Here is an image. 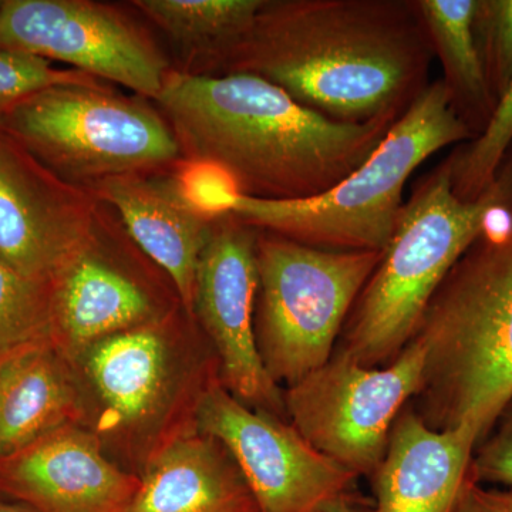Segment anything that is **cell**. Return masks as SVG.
<instances>
[{
	"label": "cell",
	"mask_w": 512,
	"mask_h": 512,
	"mask_svg": "<svg viewBox=\"0 0 512 512\" xmlns=\"http://www.w3.org/2000/svg\"><path fill=\"white\" fill-rule=\"evenodd\" d=\"M49 338L50 285L30 281L0 262V360L13 350Z\"/></svg>",
	"instance_id": "23"
},
{
	"label": "cell",
	"mask_w": 512,
	"mask_h": 512,
	"mask_svg": "<svg viewBox=\"0 0 512 512\" xmlns=\"http://www.w3.org/2000/svg\"><path fill=\"white\" fill-rule=\"evenodd\" d=\"M76 414V390L52 338L0 360V458L73 423Z\"/></svg>",
	"instance_id": "18"
},
{
	"label": "cell",
	"mask_w": 512,
	"mask_h": 512,
	"mask_svg": "<svg viewBox=\"0 0 512 512\" xmlns=\"http://www.w3.org/2000/svg\"><path fill=\"white\" fill-rule=\"evenodd\" d=\"M412 340L426 352L413 409L433 429L466 427L480 444L512 402V210L448 272Z\"/></svg>",
	"instance_id": "3"
},
{
	"label": "cell",
	"mask_w": 512,
	"mask_h": 512,
	"mask_svg": "<svg viewBox=\"0 0 512 512\" xmlns=\"http://www.w3.org/2000/svg\"><path fill=\"white\" fill-rule=\"evenodd\" d=\"M426 352L410 340L393 362L365 367L336 350L284 394L292 426L323 456L356 477L382 463L397 417L423 383Z\"/></svg>",
	"instance_id": "8"
},
{
	"label": "cell",
	"mask_w": 512,
	"mask_h": 512,
	"mask_svg": "<svg viewBox=\"0 0 512 512\" xmlns=\"http://www.w3.org/2000/svg\"><path fill=\"white\" fill-rule=\"evenodd\" d=\"M264 0H134L133 8L173 43L174 69L207 74L251 28Z\"/></svg>",
	"instance_id": "20"
},
{
	"label": "cell",
	"mask_w": 512,
	"mask_h": 512,
	"mask_svg": "<svg viewBox=\"0 0 512 512\" xmlns=\"http://www.w3.org/2000/svg\"><path fill=\"white\" fill-rule=\"evenodd\" d=\"M174 170L120 175L90 192L114 211L136 247L170 278L191 313L198 264L217 218L205 217L184 200Z\"/></svg>",
	"instance_id": "14"
},
{
	"label": "cell",
	"mask_w": 512,
	"mask_h": 512,
	"mask_svg": "<svg viewBox=\"0 0 512 512\" xmlns=\"http://www.w3.org/2000/svg\"><path fill=\"white\" fill-rule=\"evenodd\" d=\"M383 252L329 251L258 231L255 336L276 384L292 386L328 362Z\"/></svg>",
	"instance_id": "7"
},
{
	"label": "cell",
	"mask_w": 512,
	"mask_h": 512,
	"mask_svg": "<svg viewBox=\"0 0 512 512\" xmlns=\"http://www.w3.org/2000/svg\"><path fill=\"white\" fill-rule=\"evenodd\" d=\"M96 77L74 69H59L52 62L25 53L0 52V110L57 84L97 82Z\"/></svg>",
	"instance_id": "25"
},
{
	"label": "cell",
	"mask_w": 512,
	"mask_h": 512,
	"mask_svg": "<svg viewBox=\"0 0 512 512\" xmlns=\"http://www.w3.org/2000/svg\"><path fill=\"white\" fill-rule=\"evenodd\" d=\"M197 421L237 464L258 512H325L353 493L355 474L319 453L292 424L239 402L222 384L202 394Z\"/></svg>",
	"instance_id": "10"
},
{
	"label": "cell",
	"mask_w": 512,
	"mask_h": 512,
	"mask_svg": "<svg viewBox=\"0 0 512 512\" xmlns=\"http://www.w3.org/2000/svg\"><path fill=\"white\" fill-rule=\"evenodd\" d=\"M103 202L50 173L0 128V262L52 284L92 238Z\"/></svg>",
	"instance_id": "11"
},
{
	"label": "cell",
	"mask_w": 512,
	"mask_h": 512,
	"mask_svg": "<svg viewBox=\"0 0 512 512\" xmlns=\"http://www.w3.org/2000/svg\"><path fill=\"white\" fill-rule=\"evenodd\" d=\"M512 210V147L477 200L458 198L448 157L417 183L382 261L343 326L340 352L365 367L393 362L409 345L441 282L488 229Z\"/></svg>",
	"instance_id": "4"
},
{
	"label": "cell",
	"mask_w": 512,
	"mask_h": 512,
	"mask_svg": "<svg viewBox=\"0 0 512 512\" xmlns=\"http://www.w3.org/2000/svg\"><path fill=\"white\" fill-rule=\"evenodd\" d=\"M434 53L416 0H264L207 74L261 77L342 123L397 121L429 86Z\"/></svg>",
	"instance_id": "1"
},
{
	"label": "cell",
	"mask_w": 512,
	"mask_h": 512,
	"mask_svg": "<svg viewBox=\"0 0 512 512\" xmlns=\"http://www.w3.org/2000/svg\"><path fill=\"white\" fill-rule=\"evenodd\" d=\"M453 512H512V491L488 490L468 476Z\"/></svg>",
	"instance_id": "28"
},
{
	"label": "cell",
	"mask_w": 512,
	"mask_h": 512,
	"mask_svg": "<svg viewBox=\"0 0 512 512\" xmlns=\"http://www.w3.org/2000/svg\"><path fill=\"white\" fill-rule=\"evenodd\" d=\"M325 512H373V504L360 500L352 493L339 498Z\"/></svg>",
	"instance_id": "29"
},
{
	"label": "cell",
	"mask_w": 512,
	"mask_h": 512,
	"mask_svg": "<svg viewBox=\"0 0 512 512\" xmlns=\"http://www.w3.org/2000/svg\"><path fill=\"white\" fill-rule=\"evenodd\" d=\"M0 52L69 64L151 101L173 69L136 18L94 0H0Z\"/></svg>",
	"instance_id": "9"
},
{
	"label": "cell",
	"mask_w": 512,
	"mask_h": 512,
	"mask_svg": "<svg viewBox=\"0 0 512 512\" xmlns=\"http://www.w3.org/2000/svg\"><path fill=\"white\" fill-rule=\"evenodd\" d=\"M473 33L488 89L498 103L512 80V0H476Z\"/></svg>",
	"instance_id": "24"
},
{
	"label": "cell",
	"mask_w": 512,
	"mask_h": 512,
	"mask_svg": "<svg viewBox=\"0 0 512 512\" xmlns=\"http://www.w3.org/2000/svg\"><path fill=\"white\" fill-rule=\"evenodd\" d=\"M470 476L480 484L512 485V402L474 450Z\"/></svg>",
	"instance_id": "27"
},
{
	"label": "cell",
	"mask_w": 512,
	"mask_h": 512,
	"mask_svg": "<svg viewBox=\"0 0 512 512\" xmlns=\"http://www.w3.org/2000/svg\"><path fill=\"white\" fill-rule=\"evenodd\" d=\"M183 160L227 171L239 194L259 200L318 197L360 167L396 121L342 123L261 77L171 69L153 100Z\"/></svg>",
	"instance_id": "2"
},
{
	"label": "cell",
	"mask_w": 512,
	"mask_h": 512,
	"mask_svg": "<svg viewBox=\"0 0 512 512\" xmlns=\"http://www.w3.org/2000/svg\"><path fill=\"white\" fill-rule=\"evenodd\" d=\"M256 235L231 212L217 217L198 264L194 311L220 356L222 386L252 409L278 416L284 396L266 372L255 336Z\"/></svg>",
	"instance_id": "12"
},
{
	"label": "cell",
	"mask_w": 512,
	"mask_h": 512,
	"mask_svg": "<svg viewBox=\"0 0 512 512\" xmlns=\"http://www.w3.org/2000/svg\"><path fill=\"white\" fill-rule=\"evenodd\" d=\"M0 512H39L35 508L29 507L26 504L9 503V501L0 498Z\"/></svg>",
	"instance_id": "30"
},
{
	"label": "cell",
	"mask_w": 512,
	"mask_h": 512,
	"mask_svg": "<svg viewBox=\"0 0 512 512\" xmlns=\"http://www.w3.org/2000/svg\"><path fill=\"white\" fill-rule=\"evenodd\" d=\"M86 370L120 423H140L156 412L167 387L163 335L150 323L100 340L87 349Z\"/></svg>",
	"instance_id": "19"
},
{
	"label": "cell",
	"mask_w": 512,
	"mask_h": 512,
	"mask_svg": "<svg viewBox=\"0 0 512 512\" xmlns=\"http://www.w3.org/2000/svg\"><path fill=\"white\" fill-rule=\"evenodd\" d=\"M103 208L86 247L50 284L52 339L63 355H76L116 333L150 325L157 316L147 289L104 255Z\"/></svg>",
	"instance_id": "16"
},
{
	"label": "cell",
	"mask_w": 512,
	"mask_h": 512,
	"mask_svg": "<svg viewBox=\"0 0 512 512\" xmlns=\"http://www.w3.org/2000/svg\"><path fill=\"white\" fill-rule=\"evenodd\" d=\"M477 444L473 431L433 429L407 404L370 476L373 512H453Z\"/></svg>",
	"instance_id": "15"
},
{
	"label": "cell",
	"mask_w": 512,
	"mask_h": 512,
	"mask_svg": "<svg viewBox=\"0 0 512 512\" xmlns=\"http://www.w3.org/2000/svg\"><path fill=\"white\" fill-rule=\"evenodd\" d=\"M174 177L184 200L205 217L227 214L229 201L239 194L227 171L210 161L183 160Z\"/></svg>",
	"instance_id": "26"
},
{
	"label": "cell",
	"mask_w": 512,
	"mask_h": 512,
	"mask_svg": "<svg viewBox=\"0 0 512 512\" xmlns=\"http://www.w3.org/2000/svg\"><path fill=\"white\" fill-rule=\"evenodd\" d=\"M512 147V80L487 127L470 143L458 147L448 160L454 192L464 201L477 200L497 178Z\"/></svg>",
	"instance_id": "22"
},
{
	"label": "cell",
	"mask_w": 512,
	"mask_h": 512,
	"mask_svg": "<svg viewBox=\"0 0 512 512\" xmlns=\"http://www.w3.org/2000/svg\"><path fill=\"white\" fill-rule=\"evenodd\" d=\"M124 512H258L241 471L205 434H181L150 458Z\"/></svg>",
	"instance_id": "17"
},
{
	"label": "cell",
	"mask_w": 512,
	"mask_h": 512,
	"mask_svg": "<svg viewBox=\"0 0 512 512\" xmlns=\"http://www.w3.org/2000/svg\"><path fill=\"white\" fill-rule=\"evenodd\" d=\"M474 140L457 116L443 80L424 89L372 156L335 187L296 201L237 194L228 212L258 231L329 251H384L403 210V192L427 158Z\"/></svg>",
	"instance_id": "5"
},
{
	"label": "cell",
	"mask_w": 512,
	"mask_h": 512,
	"mask_svg": "<svg viewBox=\"0 0 512 512\" xmlns=\"http://www.w3.org/2000/svg\"><path fill=\"white\" fill-rule=\"evenodd\" d=\"M434 56L443 67V83L457 116L474 138L483 133L497 101L488 89L474 39L476 0H416Z\"/></svg>",
	"instance_id": "21"
},
{
	"label": "cell",
	"mask_w": 512,
	"mask_h": 512,
	"mask_svg": "<svg viewBox=\"0 0 512 512\" xmlns=\"http://www.w3.org/2000/svg\"><path fill=\"white\" fill-rule=\"evenodd\" d=\"M138 483L73 423L0 458V491L39 512H124Z\"/></svg>",
	"instance_id": "13"
},
{
	"label": "cell",
	"mask_w": 512,
	"mask_h": 512,
	"mask_svg": "<svg viewBox=\"0 0 512 512\" xmlns=\"http://www.w3.org/2000/svg\"><path fill=\"white\" fill-rule=\"evenodd\" d=\"M0 128L63 183L92 191L128 174L174 170L183 161L154 101L103 80L57 84L0 110Z\"/></svg>",
	"instance_id": "6"
}]
</instances>
